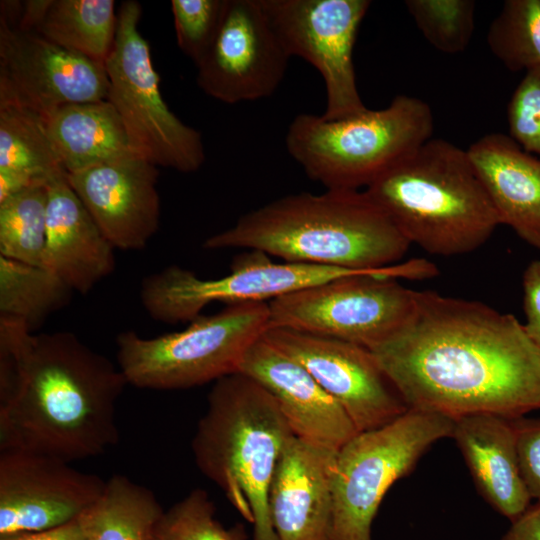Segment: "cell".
Returning <instances> with one entry per match:
<instances>
[{
  "label": "cell",
  "instance_id": "836d02e7",
  "mask_svg": "<svg viewBox=\"0 0 540 540\" xmlns=\"http://www.w3.org/2000/svg\"><path fill=\"white\" fill-rule=\"evenodd\" d=\"M520 473L526 490L540 504V418H514Z\"/></svg>",
  "mask_w": 540,
  "mask_h": 540
},
{
  "label": "cell",
  "instance_id": "9a60e30c",
  "mask_svg": "<svg viewBox=\"0 0 540 540\" xmlns=\"http://www.w3.org/2000/svg\"><path fill=\"white\" fill-rule=\"evenodd\" d=\"M264 336L314 377L358 432L382 427L409 410L370 349L281 327H269Z\"/></svg>",
  "mask_w": 540,
  "mask_h": 540
},
{
  "label": "cell",
  "instance_id": "44dd1931",
  "mask_svg": "<svg viewBox=\"0 0 540 540\" xmlns=\"http://www.w3.org/2000/svg\"><path fill=\"white\" fill-rule=\"evenodd\" d=\"M467 152L500 223L540 250V158L499 132L479 138Z\"/></svg>",
  "mask_w": 540,
  "mask_h": 540
},
{
  "label": "cell",
  "instance_id": "4fadbf2b",
  "mask_svg": "<svg viewBox=\"0 0 540 540\" xmlns=\"http://www.w3.org/2000/svg\"><path fill=\"white\" fill-rule=\"evenodd\" d=\"M108 91L104 63L0 18V104L45 120L67 104L106 100Z\"/></svg>",
  "mask_w": 540,
  "mask_h": 540
},
{
  "label": "cell",
  "instance_id": "277c9868",
  "mask_svg": "<svg viewBox=\"0 0 540 540\" xmlns=\"http://www.w3.org/2000/svg\"><path fill=\"white\" fill-rule=\"evenodd\" d=\"M410 243L437 256L477 250L501 224L467 149L431 138L368 187Z\"/></svg>",
  "mask_w": 540,
  "mask_h": 540
},
{
  "label": "cell",
  "instance_id": "4316f807",
  "mask_svg": "<svg viewBox=\"0 0 540 540\" xmlns=\"http://www.w3.org/2000/svg\"><path fill=\"white\" fill-rule=\"evenodd\" d=\"M72 290L46 267L0 256V319L33 332L68 303Z\"/></svg>",
  "mask_w": 540,
  "mask_h": 540
},
{
  "label": "cell",
  "instance_id": "484cf974",
  "mask_svg": "<svg viewBox=\"0 0 540 540\" xmlns=\"http://www.w3.org/2000/svg\"><path fill=\"white\" fill-rule=\"evenodd\" d=\"M0 172L22 177L32 185L67 176L42 118L0 104Z\"/></svg>",
  "mask_w": 540,
  "mask_h": 540
},
{
  "label": "cell",
  "instance_id": "7c38bea8",
  "mask_svg": "<svg viewBox=\"0 0 540 540\" xmlns=\"http://www.w3.org/2000/svg\"><path fill=\"white\" fill-rule=\"evenodd\" d=\"M271 26L289 57L298 56L321 74L326 89L322 117L361 113L353 48L368 0H261Z\"/></svg>",
  "mask_w": 540,
  "mask_h": 540
},
{
  "label": "cell",
  "instance_id": "52a82bcc",
  "mask_svg": "<svg viewBox=\"0 0 540 540\" xmlns=\"http://www.w3.org/2000/svg\"><path fill=\"white\" fill-rule=\"evenodd\" d=\"M268 328V302H246L199 315L184 330L154 338L124 331L116 338L118 367L137 388L200 386L238 372L247 349Z\"/></svg>",
  "mask_w": 540,
  "mask_h": 540
},
{
  "label": "cell",
  "instance_id": "83f0119b",
  "mask_svg": "<svg viewBox=\"0 0 540 540\" xmlns=\"http://www.w3.org/2000/svg\"><path fill=\"white\" fill-rule=\"evenodd\" d=\"M48 184L29 187L0 202V256L44 267Z\"/></svg>",
  "mask_w": 540,
  "mask_h": 540
},
{
  "label": "cell",
  "instance_id": "7a4b0ae2",
  "mask_svg": "<svg viewBox=\"0 0 540 540\" xmlns=\"http://www.w3.org/2000/svg\"><path fill=\"white\" fill-rule=\"evenodd\" d=\"M119 367L67 331L35 334L0 319V451L71 463L117 444Z\"/></svg>",
  "mask_w": 540,
  "mask_h": 540
},
{
  "label": "cell",
  "instance_id": "e0dca14e",
  "mask_svg": "<svg viewBox=\"0 0 540 540\" xmlns=\"http://www.w3.org/2000/svg\"><path fill=\"white\" fill-rule=\"evenodd\" d=\"M157 166L131 154L67 174L73 191L114 248H144L159 227Z\"/></svg>",
  "mask_w": 540,
  "mask_h": 540
},
{
  "label": "cell",
  "instance_id": "603a6c76",
  "mask_svg": "<svg viewBox=\"0 0 540 540\" xmlns=\"http://www.w3.org/2000/svg\"><path fill=\"white\" fill-rule=\"evenodd\" d=\"M43 121L67 174L135 154L119 113L107 99L64 105Z\"/></svg>",
  "mask_w": 540,
  "mask_h": 540
},
{
  "label": "cell",
  "instance_id": "d6986e66",
  "mask_svg": "<svg viewBox=\"0 0 540 540\" xmlns=\"http://www.w3.org/2000/svg\"><path fill=\"white\" fill-rule=\"evenodd\" d=\"M293 436L269 489L271 522L279 540H330L336 454Z\"/></svg>",
  "mask_w": 540,
  "mask_h": 540
},
{
  "label": "cell",
  "instance_id": "f1b7e54d",
  "mask_svg": "<svg viewBox=\"0 0 540 540\" xmlns=\"http://www.w3.org/2000/svg\"><path fill=\"white\" fill-rule=\"evenodd\" d=\"M491 53L510 71L540 68V0H507L491 22Z\"/></svg>",
  "mask_w": 540,
  "mask_h": 540
},
{
  "label": "cell",
  "instance_id": "e575fe53",
  "mask_svg": "<svg viewBox=\"0 0 540 540\" xmlns=\"http://www.w3.org/2000/svg\"><path fill=\"white\" fill-rule=\"evenodd\" d=\"M524 328L540 350V260L532 261L523 274Z\"/></svg>",
  "mask_w": 540,
  "mask_h": 540
},
{
  "label": "cell",
  "instance_id": "ba28073f",
  "mask_svg": "<svg viewBox=\"0 0 540 540\" xmlns=\"http://www.w3.org/2000/svg\"><path fill=\"white\" fill-rule=\"evenodd\" d=\"M437 267L424 258L342 276L268 302L269 327L352 342L368 349L407 318L415 291L397 279H429Z\"/></svg>",
  "mask_w": 540,
  "mask_h": 540
},
{
  "label": "cell",
  "instance_id": "8992f818",
  "mask_svg": "<svg viewBox=\"0 0 540 540\" xmlns=\"http://www.w3.org/2000/svg\"><path fill=\"white\" fill-rule=\"evenodd\" d=\"M433 129L425 101L398 95L385 108L341 119L299 114L285 143L312 180L327 189L360 190L430 140Z\"/></svg>",
  "mask_w": 540,
  "mask_h": 540
},
{
  "label": "cell",
  "instance_id": "6da1fadb",
  "mask_svg": "<svg viewBox=\"0 0 540 540\" xmlns=\"http://www.w3.org/2000/svg\"><path fill=\"white\" fill-rule=\"evenodd\" d=\"M407 407L452 419L540 410V350L514 315L416 291L405 321L370 348Z\"/></svg>",
  "mask_w": 540,
  "mask_h": 540
},
{
  "label": "cell",
  "instance_id": "d590c367",
  "mask_svg": "<svg viewBox=\"0 0 540 540\" xmlns=\"http://www.w3.org/2000/svg\"><path fill=\"white\" fill-rule=\"evenodd\" d=\"M501 540H540V504L535 503L516 520Z\"/></svg>",
  "mask_w": 540,
  "mask_h": 540
},
{
  "label": "cell",
  "instance_id": "30bf717a",
  "mask_svg": "<svg viewBox=\"0 0 540 540\" xmlns=\"http://www.w3.org/2000/svg\"><path fill=\"white\" fill-rule=\"evenodd\" d=\"M140 17L138 2L121 4L114 45L105 61L107 100L119 113L135 154L155 166L195 172L205 160L201 134L165 103L149 44L138 29Z\"/></svg>",
  "mask_w": 540,
  "mask_h": 540
},
{
  "label": "cell",
  "instance_id": "5b68a950",
  "mask_svg": "<svg viewBox=\"0 0 540 540\" xmlns=\"http://www.w3.org/2000/svg\"><path fill=\"white\" fill-rule=\"evenodd\" d=\"M207 399L191 444L196 466L253 525V540H279L268 495L291 429L273 397L240 372L215 381Z\"/></svg>",
  "mask_w": 540,
  "mask_h": 540
},
{
  "label": "cell",
  "instance_id": "d4e9b609",
  "mask_svg": "<svg viewBox=\"0 0 540 540\" xmlns=\"http://www.w3.org/2000/svg\"><path fill=\"white\" fill-rule=\"evenodd\" d=\"M116 27L113 0H51L34 32L105 64L114 45Z\"/></svg>",
  "mask_w": 540,
  "mask_h": 540
},
{
  "label": "cell",
  "instance_id": "8fae6325",
  "mask_svg": "<svg viewBox=\"0 0 540 540\" xmlns=\"http://www.w3.org/2000/svg\"><path fill=\"white\" fill-rule=\"evenodd\" d=\"M365 271L273 262L261 251L248 250L233 260L229 274L218 278L203 279L188 269L169 266L143 280L140 299L145 310L157 321L170 324L190 322L200 315L204 307L214 302L230 305L271 301L300 289Z\"/></svg>",
  "mask_w": 540,
  "mask_h": 540
},
{
  "label": "cell",
  "instance_id": "ffe728a7",
  "mask_svg": "<svg viewBox=\"0 0 540 540\" xmlns=\"http://www.w3.org/2000/svg\"><path fill=\"white\" fill-rule=\"evenodd\" d=\"M114 249L69 185L67 176L51 180L44 267L72 291L86 294L113 272Z\"/></svg>",
  "mask_w": 540,
  "mask_h": 540
},
{
  "label": "cell",
  "instance_id": "5bb4252c",
  "mask_svg": "<svg viewBox=\"0 0 540 540\" xmlns=\"http://www.w3.org/2000/svg\"><path fill=\"white\" fill-rule=\"evenodd\" d=\"M289 59L261 0H225L217 32L195 63L196 80L221 102L255 101L276 91Z\"/></svg>",
  "mask_w": 540,
  "mask_h": 540
},
{
  "label": "cell",
  "instance_id": "cb8c5ba5",
  "mask_svg": "<svg viewBox=\"0 0 540 540\" xmlns=\"http://www.w3.org/2000/svg\"><path fill=\"white\" fill-rule=\"evenodd\" d=\"M163 511L149 488L117 474L79 519L89 540H150Z\"/></svg>",
  "mask_w": 540,
  "mask_h": 540
},
{
  "label": "cell",
  "instance_id": "7402d4cb",
  "mask_svg": "<svg viewBox=\"0 0 540 540\" xmlns=\"http://www.w3.org/2000/svg\"><path fill=\"white\" fill-rule=\"evenodd\" d=\"M486 501L511 522L531 505L517 456L512 418L476 413L454 419L452 436Z\"/></svg>",
  "mask_w": 540,
  "mask_h": 540
},
{
  "label": "cell",
  "instance_id": "2e32d148",
  "mask_svg": "<svg viewBox=\"0 0 540 540\" xmlns=\"http://www.w3.org/2000/svg\"><path fill=\"white\" fill-rule=\"evenodd\" d=\"M106 481L64 460L22 450L0 452V538L52 529L80 517Z\"/></svg>",
  "mask_w": 540,
  "mask_h": 540
},
{
  "label": "cell",
  "instance_id": "ac0fdd59",
  "mask_svg": "<svg viewBox=\"0 0 540 540\" xmlns=\"http://www.w3.org/2000/svg\"><path fill=\"white\" fill-rule=\"evenodd\" d=\"M238 372L273 397L295 437L338 451L358 433L342 406L264 334L247 349Z\"/></svg>",
  "mask_w": 540,
  "mask_h": 540
},
{
  "label": "cell",
  "instance_id": "d6a6232c",
  "mask_svg": "<svg viewBox=\"0 0 540 540\" xmlns=\"http://www.w3.org/2000/svg\"><path fill=\"white\" fill-rule=\"evenodd\" d=\"M509 136L540 158V68L525 72L507 107Z\"/></svg>",
  "mask_w": 540,
  "mask_h": 540
},
{
  "label": "cell",
  "instance_id": "1f68e13d",
  "mask_svg": "<svg viewBox=\"0 0 540 540\" xmlns=\"http://www.w3.org/2000/svg\"><path fill=\"white\" fill-rule=\"evenodd\" d=\"M225 0H172L176 39L179 48L197 63L212 42Z\"/></svg>",
  "mask_w": 540,
  "mask_h": 540
},
{
  "label": "cell",
  "instance_id": "3957f363",
  "mask_svg": "<svg viewBox=\"0 0 540 540\" xmlns=\"http://www.w3.org/2000/svg\"><path fill=\"white\" fill-rule=\"evenodd\" d=\"M411 243L365 190L281 197L210 236L205 249L243 248L284 262L372 270L391 266Z\"/></svg>",
  "mask_w": 540,
  "mask_h": 540
},
{
  "label": "cell",
  "instance_id": "8d00e7d4",
  "mask_svg": "<svg viewBox=\"0 0 540 540\" xmlns=\"http://www.w3.org/2000/svg\"><path fill=\"white\" fill-rule=\"evenodd\" d=\"M0 540H89V538L78 517L52 529L16 534L0 538Z\"/></svg>",
  "mask_w": 540,
  "mask_h": 540
},
{
  "label": "cell",
  "instance_id": "9c48e42d",
  "mask_svg": "<svg viewBox=\"0 0 540 540\" xmlns=\"http://www.w3.org/2000/svg\"><path fill=\"white\" fill-rule=\"evenodd\" d=\"M453 426L446 415L409 409L346 442L333 472L330 540H372V522L386 492L435 442L451 437Z\"/></svg>",
  "mask_w": 540,
  "mask_h": 540
},
{
  "label": "cell",
  "instance_id": "4dcf8cb0",
  "mask_svg": "<svg viewBox=\"0 0 540 540\" xmlns=\"http://www.w3.org/2000/svg\"><path fill=\"white\" fill-rule=\"evenodd\" d=\"M241 525L226 528L216 518L207 491L196 488L163 511L150 540H246Z\"/></svg>",
  "mask_w": 540,
  "mask_h": 540
},
{
  "label": "cell",
  "instance_id": "f546056e",
  "mask_svg": "<svg viewBox=\"0 0 540 540\" xmlns=\"http://www.w3.org/2000/svg\"><path fill=\"white\" fill-rule=\"evenodd\" d=\"M405 6L422 36L445 54L465 51L475 28L473 0H407Z\"/></svg>",
  "mask_w": 540,
  "mask_h": 540
}]
</instances>
